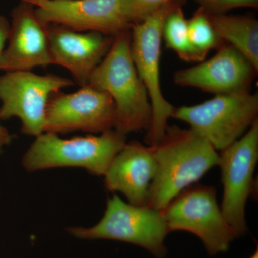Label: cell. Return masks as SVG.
I'll list each match as a JSON object with an SVG mask.
<instances>
[{"label":"cell","mask_w":258,"mask_h":258,"mask_svg":"<svg viewBox=\"0 0 258 258\" xmlns=\"http://www.w3.org/2000/svg\"><path fill=\"white\" fill-rule=\"evenodd\" d=\"M257 70L230 45L220 47L208 60L176 71L174 81L184 87L196 88L215 95L247 91Z\"/></svg>","instance_id":"12"},{"label":"cell","mask_w":258,"mask_h":258,"mask_svg":"<svg viewBox=\"0 0 258 258\" xmlns=\"http://www.w3.org/2000/svg\"><path fill=\"white\" fill-rule=\"evenodd\" d=\"M169 232L186 231L202 240L210 255L228 250L238 235L225 220L217 200L216 189L192 184L161 210Z\"/></svg>","instance_id":"6"},{"label":"cell","mask_w":258,"mask_h":258,"mask_svg":"<svg viewBox=\"0 0 258 258\" xmlns=\"http://www.w3.org/2000/svg\"><path fill=\"white\" fill-rule=\"evenodd\" d=\"M208 9L212 13H221L226 10L241 7L257 6L258 0H201Z\"/></svg>","instance_id":"20"},{"label":"cell","mask_w":258,"mask_h":258,"mask_svg":"<svg viewBox=\"0 0 258 258\" xmlns=\"http://www.w3.org/2000/svg\"><path fill=\"white\" fill-rule=\"evenodd\" d=\"M69 231L78 238L137 244L158 258L166 256L164 240L170 232L161 211L125 203L115 195L108 200L104 215L97 225L90 228L72 227Z\"/></svg>","instance_id":"7"},{"label":"cell","mask_w":258,"mask_h":258,"mask_svg":"<svg viewBox=\"0 0 258 258\" xmlns=\"http://www.w3.org/2000/svg\"><path fill=\"white\" fill-rule=\"evenodd\" d=\"M88 84L108 93L114 102L115 130L125 134L149 130L152 111L147 89L131 52V33L118 34Z\"/></svg>","instance_id":"2"},{"label":"cell","mask_w":258,"mask_h":258,"mask_svg":"<svg viewBox=\"0 0 258 258\" xmlns=\"http://www.w3.org/2000/svg\"><path fill=\"white\" fill-rule=\"evenodd\" d=\"M257 114V93L247 90L215 95L199 104L174 108L171 117L188 123L215 150L222 151L248 130Z\"/></svg>","instance_id":"4"},{"label":"cell","mask_w":258,"mask_h":258,"mask_svg":"<svg viewBox=\"0 0 258 258\" xmlns=\"http://www.w3.org/2000/svg\"><path fill=\"white\" fill-rule=\"evenodd\" d=\"M36 7L37 19L45 25H60L79 32H97L115 37L128 31L131 24L120 0H22Z\"/></svg>","instance_id":"11"},{"label":"cell","mask_w":258,"mask_h":258,"mask_svg":"<svg viewBox=\"0 0 258 258\" xmlns=\"http://www.w3.org/2000/svg\"><path fill=\"white\" fill-rule=\"evenodd\" d=\"M125 134L115 130L99 136L64 139L44 132L36 137L23 159L28 171L57 167H80L94 175L104 176L115 156L124 147Z\"/></svg>","instance_id":"3"},{"label":"cell","mask_w":258,"mask_h":258,"mask_svg":"<svg viewBox=\"0 0 258 258\" xmlns=\"http://www.w3.org/2000/svg\"><path fill=\"white\" fill-rule=\"evenodd\" d=\"M156 170L151 147L133 141L125 143L113 159L104 175L105 185L109 191L125 195L131 205L147 206Z\"/></svg>","instance_id":"15"},{"label":"cell","mask_w":258,"mask_h":258,"mask_svg":"<svg viewBox=\"0 0 258 258\" xmlns=\"http://www.w3.org/2000/svg\"><path fill=\"white\" fill-rule=\"evenodd\" d=\"M249 258H258V249L257 247V249H256V250L254 251V252L253 254H252V255Z\"/></svg>","instance_id":"23"},{"label":"cell","mask_w":258,"mask_h":258,"mask_svg":"<svg viewBox=\"0 0 258 258\" xmlns=\"http://www.w3.org/2000/svg\"><path fill=\"white\" fill-rule=\"evenodd\" d=\"M12 139L13 136L10 134L9 131L0 125V154H2L3 148L10 144Z\"/></svg>","instance_id":"22"},{"label":"cell","mask_w":258,"mask_h":258,"mask_svg":"<svg viewBox=\"0 0 258 258\" xmlns=\"http://www.w3.org/2000/svg\"><path fill=\"white\" fill-rule=\"evenodd\" d=\"M258 160V120L233 144L219 154L224 186L222 214L238 237L247 231L245 205L254 191V171Z\"/></svg>","instance_id":"9"},{"label":"cell","mask_w":258,"mask_h":258,"mask_svg":"<svg viewBox=\"0 0 258 258\" xmlns=\"http://www.w3.org/2000/svg\"><path fill=\"white\" fill-rule=\"evenodd\" d=\"M30 7L23 3L13 13L8 46L0 56V71H31L52 64L47 25L37 19Z\"/></svg>","instance_id":"14"},{"label":"cell","mask_w":258,"mask_h":258,"mask_svg":"<svg viewBox=\"0 0 258 258\" xmlns=\"http://www.w3.org/2000/svg\"><path fill=\"white\" fill-rule=\"evenodd\" d=\"M175 6L173 2L165 5L142 21L134 24L131 32L132 59L152 106V122L145 138L149 146L160 142L169 126L168 120L175 108L163 95L160 83L163 27L166 16Z\"/></svg>","instance_id":"5"},{"label":"cell","mask_w":258,"mask_h":258,"mask_svg":"<svg viewBox=\"0 0 258 258\" xmlns=\"http://www.w3.org/2000/svg\"><path fill=\"white\" fill-rule=\"evenodd\" d=\"M149 147L155 158L157 170L147 206L159 211L218 165L216 150L191 128L168 126L160 142Z\"/></svg>","instance_id":"1"},{"label":"cell","mask_w":258,"mask_h":258,"mask_svg":"<svg viewBox=\"0 0 258 258\" xmlns=\"http://www.w3.org/2000/svg\"><path fill=\"white\" fill-rule=\"evenodd\" d=\"M52 64L68 70L78 84H88L97 66L111 48L114 37L97 32H79L47 25Z\"/></svg>","instance_id":"13"},{"label":"cell","mask_w":258,"mask_h":258,"mask_svg":"<svg viewBox=\"0 0 258 258\" xmlns=\"http://www.w3.org/2000/svg\"><path fill=\"white\" fill-rule=\"evenodd\" d=\"M10 24L5 17L0 16V56L5 50V43L9 36Z\"/></svg>","instance_id":"21"},{"label":"cell","mask_w":258,"mask_h":258,"mask_svg":"<svg viewBox=\"0 0 258 258\" xmlns=\"http://www.w3.org/2000/svg\"><path fill=\"white\" fill-rule=\"evenodd\" d=\"M74 85L72 80L57 75H38L30 71L5 72L0 76V120L17 117L21 120L23 134L38 137L45 132L51 97Z\"/></svg>","instance_id":"8"},{"label":"cell","mask_w":258,"mask_h":258,"mask_svg":"<svg viewBox=\"0 0 258 258\" xmlns=\"http://www.w3.org/2000/svg\"><path fill=\"white\" fill-rule=\"evenodd\" d=\"M190 42L199 55L205 59L209 51L220 47L222 40L217 35L205 9H200L188 20Z\"/></svg>","instance_id":"18"},{"label":"cell","mask_w":258,"mask_h":258,"mask_svg":"<svg viewBox=\"0 0 258 258\" xmlns=\"http://www.w3.org/2000/svg\"><path fill=\"white\" fill-rule=\"evenodd\" d=\"M162 39L166 47L174 51L182 60L198 62L204 60L190 42L188 20L179 7H174L166 16L163 27Z\"/></svg>","instance_id":"17"},{"label":"cell","mask_w":258,"mask_h":258,"mask_svg":"<svg viewBox=\"0 0 258 258\" xmlns=\"http://www.w3.org/2000/svg\"><path fill=\"white\" fill-rule=\"evenodd\" d=\"M173 0H120V10L129 23L142 21Z\"/></svg>","instance_id":"19"},{"label":"cell","mask_w":258,"mask_h":258,"mask_svg":"<svg viewBox=\"0 0 258 258\" xmlns=\"http://www.w3.org/2000/svg\"><path fill=\"white\" fill-rule=\"evenodd\" d=\"M220 40L239 51L258 70V22L247 17L208 14Z\"/></svg>","instance_id":"16"},{"label":"cell","mask_w":258,"mask_h":258,"mask_svg":"<svg viewBox=\"0 0 258 258\" xmlns=\"http://www.w3.org/2000/svg\"><path fill=\"white\" fill-rule=\"evenodd\" d=\"M115 123L111 97L86 84L74 93L52 95L47 106L45 132L58 134L82 131L102 134L115 129Z\"/></svg>","instance_id":"10"}]
</instances>
